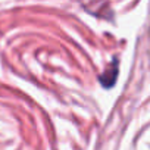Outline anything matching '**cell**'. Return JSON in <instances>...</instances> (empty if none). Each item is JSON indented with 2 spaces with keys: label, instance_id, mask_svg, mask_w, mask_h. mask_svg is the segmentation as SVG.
<instances>
[{
  "label": "cell",
  "instance_id": "cell-1",
  "mask_svg": "<svg viewBox=\"0 0 150 150\" xmlns=\"http://www.w3.org/2000/svg\"><path fill=\"white\" fill-rule=\"evenodd\" d=\"M116 77H118V60H113L112 62V66L109 69H106L100 77H99V81L103 87L106 88H110L115 81H116Z\"/></svg>",
  "mask_w": 150,
  "mask_h": 150
}]
</instances>
